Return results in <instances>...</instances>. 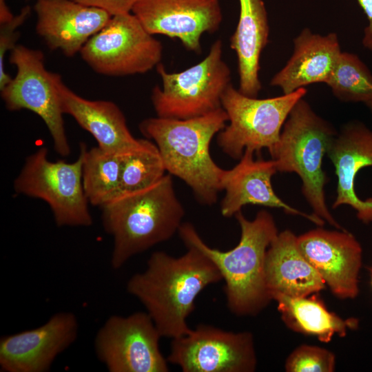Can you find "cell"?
<instances>
[{
    "instance_id": "obj_8",
    "label": "cell",
    "mask_w": 372,
    "mask_h": 372,
    "mask_svg": "<svg viewBox=\"0 0 372 372\" xmlns=\"http://www.w3.org/2000/svg\"><path fill=\"white\" fill-rule=\"evenodd\" d=\"M83 154L72 163L48 159L41 147L25 159L14 180L16 193L39 198L49 205L59 227H89L93 219L82 180Z\"/></svg>"
},
{
    "instance_id": "obj_28",
    "label": "cell",
    "mask_w": 372,
    "mask_h": 372,
    "mask_svg": "<svg viewBox=\"0 0 372 372\" xmlns=\"http://www.w3.org/2000/svg\"><path fill=\"white\" fill-rule=\"evenodd\" d=\"M30 12V7L26 6L11 20L0 23V90L3 89L12 79L5 71L6 53L8 50L11 51L17 45L16 42L19 37L17 28L25 21Z\"/></svg>"
},
{
    "instance_id": "obj_5",
    "label": "cell",
    "mask_w": 372,
    "mask_h": 372,
    "mask_svg": "<svg viewBox=\"0 0 372 372\" xmlns=\"http://www.w3.org/2000/svg\"><path fill=\"white\" fill-rule=\"evenodd\" d=\"M337 133L302 98L291 110L271 156L278 172L299 176L302 194L313 214L342 229L327 205L324 187L328 180L322 168L323 158Z\"/></svg>"
},
{
    "instance_id": "obj_2",
    "label": "cell",
    "mask_w": 372,
    "mask_h": 372,
    "mask_svg": "<svg viewBox=\"0 0 372 372\" xmlns=\"http://www.w3.org/2000/svg\"><path fill=\"white\" fill-rule=\"evenodd\" d=\"M240 238L233 249L223 251L209 247L190 223H183L178 233L185 246L192 245L206 255L225 282L229 310L236 316H254L272 300L266 285L265 262L269 246L278 234L272 215L259 211L248 220L241 211L234 216Z\"/></svg>"
},
{
    "instance_id": "obj_14",
    "label": "cell",
    "mask_w": 372,
    "mask_h": 372,
    "mask_svg": "<svg viewBox=\"0 0 372 372\" xmlns=\"http://www.w3.org/2000/svg\"><path fill=\"white\" fill-rule=\"evenodd\" d=\"M76 316L63 311L41 326L0 340V369L4 372H46L56 357L76 340Z\"/></svg>"
},
{
    "instance_id": "obj_9",
    "label": "cell",
    "mask_w": 372,
    "mask_h": 372,
    "mask_svg": "<svg viewBox=\"0 0 372 372\" xmlns=\"http://www.w3.org/2000/svg\"><path fill=\"white\" fill-rule=\"evenodd\" d=\"M96 72L112 76L144 74L161 63L163 45L132 13L114 15L80 52Z\"/></svg>"
},
{
    "instance_id": "obj_18",
    "label": "cell",
    "mask_w": 372,
    "mask_h": 372,
    "mask_svg": "<svg viewBox=\"0 0 372 372\" xmlns=\"http://www.w3.org/2000/svg\"><path fill=\"white\" fill-rule=\"evenodd\" d=\"M327 154L338 178L337 194L332 208L349 205L362 223L372 222V198L362 200L355 190L359 171L372 166V130L360 121L348 122L337 133Z\"/></svg>"
},
{
    "instance_id": "obj_25",
    "label": "cell",
    "mask_w": 372,
    "mask_h": 372,
    "mask_svg": "<svg viewBox=\"0 0 372 372\" xmlns=\"http://www.w3.org/2000/svg\"><path fill=\"white\" fill-rule=\"evenodd\" d=\"M326 84L340 101L365 104L372 101V73L354 53L341 52Z\"/></svg>"
},
{
    "instance_id": "obj_10",
    "label": "cell",
    "mask_w": 372,
    "mask_h": 372,
    "mask_svg": "<svg viewBox=\"0 0 372 372\" xmlns=\"http://www.w3.org/2000/svg\"><path fill=\"white\" fill-rule=\"evenodd\" d=\"M10 62L16 66L17 74L1 90L6 108L37 114L48 127L56 153L68 156L71 150L58 92L61 76L45 69L41 51L22 45L10 51Z\"/></svg>"
},
{
    "instance_id": "obj_19",
    "label": "cell",
    "mask_w": 372,
    "mask_h": 372,
    "mask_svg": "<svg viewBox=\"0 0 372 372\" xmlns=\"http://www.w3.org/2000/svg\"><path fill=\"white\" fill-rule=\"evenodd\" d=\"M341 52L336 33L323 35L304 28L293 39L291 56L273 76L270 85L287 94L313 83H326Z\"/></svg>"
},
{
    "instance_id": "obj_6",
    "label": "cell",
    "mask_w": 372,
    "mask_h": 372,
    "mask_svg": "<svg viewBox=\"0 0 372 372\" xmlns=\"http://www.w3.org/2000/svg\"><path fill=\"white\" fill-rule=\"evenodd\" d=\"M156 70L161 86L152 91L157 116L187 119L222 107V97L231 84V72L223 59V43L217 39L199 63L179 72H168L161 63Z\"/></svg>"
},
{
    "instance_id": "obj_31",
    "label": "cell",
    "mask_w": 372,
    "mask_h": 372,
    "mask_svg": "<svg viewBox=\"0 0 372 372\" xmlns=\"http://www.w3.org/2000/svg\"><path fill=\"white\" fill-rule=\"evenodd\" d=\"M365 105L367 106L368 109L369 110L372 115V101L368 102Z\"/></svg>"
},
{
    "instance_id": "obj_12",
    "label": "cell",
    "mask_w": 372,
    "mask_h": 372,
    "mask_svg": "<svg viewBox=\"0 0 372 372\" xmlns=\"http://www.w3.org/2000/svg\"><path fill=\"white\" fill-rule=\"evenodd\" d=\"M168 362L183 372H252L257 364L250 332H232L207 324L172 339Z\"/></svg>"
},
{
    "instance_id": "obj_15",
    "label": "cell",
    "mask_w": 372,
    "mask_h": 372,
    "mask_svg": "<svg viewBox=\"0 0 372 372\" xmlns=\"http://www.w3.org/2000/svg\"><path fill=\"white\" fill-rule=\"evenodd\" d=\"M297 245L335 296L358 295L362 248L352 234L317 228L298 236Z\"/></svg>"
},
{
    "instance_id": "obj_26",
    "label": "cell",
    "mask_w": 372,
    "mask_h": 372,
    "mask_svg": "<svg viewBox=\"0 0 372 372\" xmlns=\"http://www.w3.org/2000/svg\"><path fill=\"white\" fill-rule=\"evenodd\" d=\"M165 172L156 145L142 138L136 147L123 154L120 192L149 187L160 180Z\"/></svg>"
},
{
    "instance_id": "obj_17",
    "label": "cell",
    "mask_w": 372,
    "mask_h": 372,
    "mask_svg": "<svg viewBox=\"0 0 372 372\" xmlns=\"http://www.w3.org/2000/svg\"><path fill=\"white\" fill-rule=\"evenodd\" d=\"M36 31L51 50L71 57L111 19L107 11L73 0H37Z\"/></svg>"
},
{
    "instance_id": "obj_24",
    "label": "cell",
    "mask_w": 372,
    "mask_h": 372,
    "mask_svg": "<svg viewBox=\"0 0 372 372\" xmlns=\"http://www.w3.org/2000/svg\"><path fill=\"white\" fill-rule=\"evenodd\" d=\"M83 154L82 180L89 203L103 207L121 192L123 154L107 152L99 146L87 149L81 144Z\"/></svg>"
},
{
    "instance_id": "obj_1",
    "label": "cell",
    "mask_w": 372,
    "mask_h": 372,
    "mask_svg": "<svg viewBox=\"0 0 372 372\" xmlns=\"http://www.w3.org/2000/svg\"><path fill=\"white\" fill-rule=\"evenodd\" d=\"M186 247L178 257L154 251L146 269L127 282V292L144 306L161 337L174 339L187 333L191 329L187 320L198 294L223 280L206 255L192 245Z\"/></svg>"
},
{
    "instance_id": "obj_11",
    "label": "cell",
    "mask_w": 372,
    "mask_h": 372,
    "mask_svg": "<svg viewBox=\"0 0 372 372\" xmlns=\"http://www.w3.org/2000/svg\"><path fill=\"white\" fill-rule=\"evenodd\" d=\"M162 338L145 311L110 316L98 331L94 349L110 372H167L162 354Z\"/></svg>"
},
{
    "instance_id": "obj_3",
    "label": "cell",
    "mask_w": 372,
    "mask_h": 372,
    "mask_svg": "<svg viewBox=\"0 0 372 372\" xmlns=\"http://www.w3.org/2000/svg\"><path fill=\"white\" fill-rule=\"evenodd\" d=\"M101 208L103 226L113 238L110 264L114 269L170 239L185 214L170 174L146 188L120 192Z\"/></svg>"
},
{
    "instance_id": "obj_16",
    "label": "cell",
    "mask_w": 372,
    "mask_h": 372,
    "mask_svg": "<svg viewBox=\"0 0 372 372\" xmlns=\"http://www.w3.org/2000/svg\"><path fill=\"white\" fill-rule=\"evenodd\" d=\"M254 154L253 150L245 149L238 163L224 170L221 185L225 194L220 203L221 214L232 217L245 205H257L281 209L287 214L300 216L317 225H323L324 220L289 205L275 193L271 184V178L278 172L275 161L255 160Z\"/></svg>"
},
{
    "instance_id": "obj_20",
    "label": "cell",
    "mask_w": 372,
    "mask_h": 372,
    "mask_svg": "<svg viewBox=\"0 0 372 372\" xmlns=\"http://www.w3.org/2000/svg\"><path fill=\"white\" fill-rule=\"evenodd\" d=\"M58 92L63 113L72 116L90 132L101 149L123 154L139 145L141 139L132 134L123 113L114 103L84 99L67 87L61 79Z\"/></svg>"
},
{
    "instance_id": "obj_30",
    "label": "cell",
    "mask_w": 372,
    "mask_h": 372,
    "mask_svg": "<svg viewBox=\"0 0 372 372\" xmlns=\"http://www.w3.org/2000/svg\"><path fill=\"white\" fill-rule=\"evenodd\" d=\"M357 1L364 11L368 21L364 29L362 44L365 49L372 51V0Z\"/></svg>"
},
{
    "instance_id": "obj_4",
    "label": "cell",
    "mask_w": 372,
    "mask_h": 372,
    "mask_svg": "<svg viewBox=\"0 0 372 372\" xmlns=\"http://www.w3.org/2000/svg\"><path fill=\"white\" fill-rule=\"evenodd\" d=\"M227 121L226 112L220 107L187 119L147 118L138 127L156 145L166 172L185 182L200 203L211 205L223 190L225 169L214 161L209 147Z\"/></svg>"
},
{
    "instance_id": "obj_7",
    "label": "cell",
    "mask_w": 372,
    "mask_h": 372,
    "mask_svg": "<svg viewBox=\"0 0 372 372\" xmlns=\"http://www.w3.org/2000/svg\"><path fill=\"white\" fill-rule=\"evenodd\" d=\"M307 92L302 87L290 94L260 99L242 94L231 84L221 102L229 124L217 134V144L235 160H240L245 149L257 153L267 149L271 156L291 110Z\"/></svg>"
},
{
    "instance_id": "obj_22",
    "label": "cell",
    "mask_w": 372,
    "mask_h": 372,
    "mask_svg": "<svg viewBox=\"0 0 372 372\" xmlns=\"http://www.w3.org/2000/svg\"><path fill=\"white\" fill-rule=\"evenodd\" d=\"M236 28L230 39L236 52L239 76L238 90L257 97L262 88L259 78L260 55L269 42V25L262 0H239Z\"/></svg>"
},
{
    "instance_id": "obj_13",
    "label": "cell",
    "mask_w": 372,
    "mask_h": 372,
    "mask_svg": "<svg viewBox=\"0 0 372 372\" xmlns=\"http://www.w3.org/2000/svg\"><path fill=\"white\" fill-rule=\"evenodd\" d=\"M131 12L150 34L178 39L195 53L203 34L216 32L223 21L219 0H134Z\"/></svg>"
},
{
    "instance_id": "obj_21",
    "label": "cell",
    "mask_w": 372,
    "mask_h": 372,
    "mask_svg": "<svg viewBox=\"0 0 372 372\" xmlns=\"http://www.w3.org/2000/svg\"><path fill=\"white\" fill-rule=\"evenodd\" d=\"M265 272L271 299L276 293L307 296L325 286L319 273L299 249L297 236L289 230L278 233L269 246Z\"/></svg>"
},
{
    "instance_id": "obj_23",
    "label": "cell",
    "mask_w": 372,
    "mask_h": 372,
    "mask_svg": "<svg viewBox=\"0 0 372 372\" xmlns=\"http://www.w3.org/2000/svg\"><path fill=\"white\" fill-rule=\"evenodd\" d=\"M278 304L281 318L291 329L329 342L337 333L340 337L348 329L355 328L356 319L344 320L330 312L316 296L292 297L281 293L272 296Z\"/></svg>"
},
{
    "instance_id": "obj_32",
    "label": "cell",
    "mask_w": 372,
    "mask_h": 372,
    "mask_svg": "<svg viewBox=\"0 0 372 372\" xmlns=\"http://www.w3.org/2000/svg\"><path fill=\"white\" fill-rule=\"evenodd\" d=\"M371 285H372V276H371Z\"/></svg>"
},
{
    "instance_id": "obj_29",
    "label": "cell",
    "mask_w": 372,
    "mask_h": 372,
    "mask_svg": "<svg viewBox=\"0 0 372 372\" xmlns=\"http://www.w3.org/2000/svg\"><path fill=\"white\" fill-rule=\"evenodd\" d=\"M87 6L103 9L111 15L131 12L134 0H73Z\"/></svg>"
},
{
    "instance_id": "obj_27",
    "label": "cell",
    "mask_w": 372,
    "mask_h": 372,
    "mask_svg": "<svg viewBox=\"0 0 372 372\" xmlns=\"http://www.w3.org/2000/svg\"><path fill=\"white\" fill-rule=\"evenodd\" d=\"M335 355L329 351L315 346L302 345L287 358L288 372H331L335 369Z\"/></svg>"
}]
</instances>
